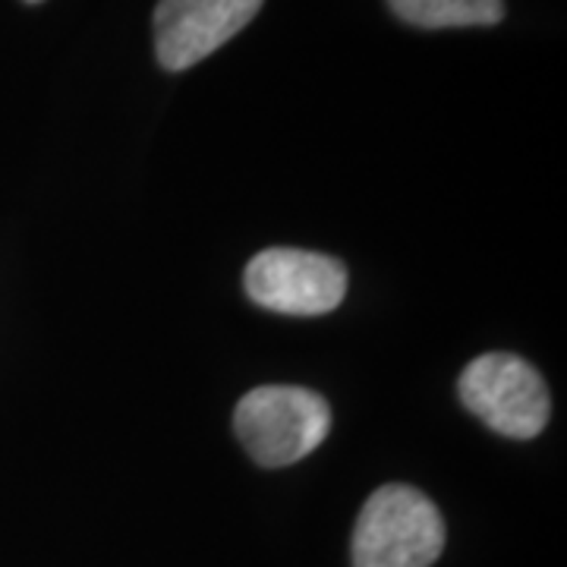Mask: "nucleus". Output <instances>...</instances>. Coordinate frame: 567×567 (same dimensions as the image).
Returning a JSON list of instances; mask_svg holds the SVG:
<instances>
[{"label":"nucleus","instance_id":"obj_1","mask_svg":"<svg viewBox=\"0 0 567 567\" xmlns=\"http://www.w3.org/2000/svg\"><path fill=\"white\" fill-rule=\"evenodd\" d=\"M445 548V520L420 488L391 483L369 495L353 527V567H432Z\"/></svg>","mask_w":567,"mask_h":567},{"label":"nucleus","instance_id":"obj_2","mask_svg":"<svg viewBox=\"0 0 567 567\" xmlns=\"http://www.w3.org/2000/svg\"><path fill=\"white\" fill-rule=\"evenodd\" d=\"M331 406L300 385L252 388L234 413V432L259 466H290L328 439Z\"/></svg>","mask_w":567,"mask_h":567},{"label":"nucleus","instance_id":"obj_3","mask_svg":"<svg viewBox=\"0 0 567 567\" xmlns=\"http://www.w3.org/2000/svg\"><path fill=\"white\" fill-rule=\"evenodd\" d=\"M457 391L466 410L505 439H536L551 413V398L539 369L514 353L476 357L461 372Z\"/></svg>","mask_w":567,"mask_h":567},{"label":"nucleus","instance_id":"obj_4","mask_svg":"<svg viewBox=\"0 0 567 567\" xmlns=\"http://www.w3.org/2000/svg\"><path fill=\"white\" fill-rule=\"evenodd\" d=\"M246 297L281 316H324L347 293V268L309 249H262L244 271Z\"/></svg>","mask_w":567,"mask_h":567},{"label":"nucleus","instance_id":"obj_5","mask_svg":"<svg viewBox=\"0 0 567 567\" xmlns=\"http://www.w3.org/2000/svg\"><path fill=\"white\" fill-rule=\"evenodd\" d=\"M265 0H158L155 54L171 73L189 70L246 29Z\"/></svg>","mask_w":567,"mask_h":567},{"label":"nucleus","instance_id":"obj_6","mask_svg":"<svg viewBox=\"0 0 567 567\" xmlns=\"http://www.w3.org/2000/svg\"><path fill=\"white\" fill-rule=\"evenodd\" d=\"M388 7L416 29H466L505 20V0H388Z\"/></svg>","mask_w":567,"mask_h":567},{"label":"nucleus","instance_id":"obj_7","mask_svg":"<svg viewBox=\"0 0 567 567\" xmlns=\"http://www.w3.org/2000/svg\"><path fill=\"white\" fill-rule=\"evenodd\" d=\"M25 3H41V0H25Z\"/></svg>","mask_w":567,"mask_h":567}]
</instances>
